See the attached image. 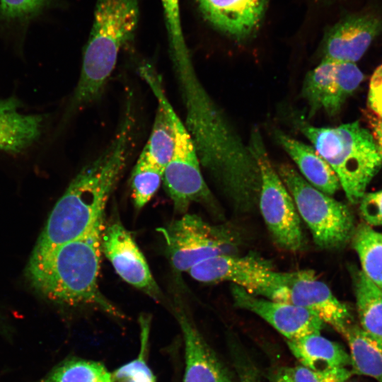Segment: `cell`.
Instances as JSON below:
<instances>
[{"mask_svg":"<svg viewBox=\"0 0 382 382\" xmlns=\"http://www.w3.org/2000/svg\"><path fill=\"white\" fill-rule=\"evenodd\" d=\"M168 49L185 109L184 124L201 166L236 212H253L258 206L260 175L249 146L200 82L187 43Z\"/></svg>","mask_w":382,"mask_h":382,"instance_id":"1","label":"cell"},{"mask_svg":"<svg viewBox=\"0 0 382 382\" xmlns=\"http://www.w3.org/2000/svg\"><path fill=\"white\" fill-rule=\"evenodd\" d=\"M128 109L106 149L76 175L52 210L33 254L53 249L88 233L100 218L132 146L134 119Z\"/></svg>","mask_w":382,"mask_h":382,"instance_id":"2","label":"cell"},{"mask_svg":"<svg viewBox=\"0 0 382 382\" xmlns=\"http://www.w3.org/2000/svg\"><path fill=\"white\" fill-rule=\"evenodd\" d=\"M105 225L103 216L83 236L46 252L32 253L26 270L32 286L57 303L95 306L121 316L98 284Z\"/></svg>","mask_w":382,"mask_h":382,"instance_id":"3","label":"cell"},{"mask_svg":"<svg viewBox=\"0 0 382 382\" xmlns=\"http://www.w3.org/2000/svg\"><path fill=\"white\" fill-rule=\"evenodd\" d=\"M139 19L138 0H96L69 111L94 101L101 95L121 49L134 36Z\"/></svg>","mask_w":382,"mask_h":382,"instance_id":"4","label":"cell"},{"mask_svg":"<svg viewBox=\"0 0 382 382\" xmlns=\"http://www.w3.org/2000/svg\"><path fill=\"white\" fill-rule=\"evenodd\" d=\"M295 123L334 170L349 201H360L382 165L369 132L358 122L335 127H316L301 120Z\"/></svg>","mask_w":382,"mask_h":382,"instance_id":"5","label":"cell"},{"mask_svg":"<svg viewBox=\"0 0 382 382\" xmlns=\"http://www.w3.org/2000/svg\"><path fill=\"white\" fill-rule=\"evenodd\" d=\"M156 100L166 110L174 133V148L163 174V182L176 212L185 213L192 203L205 205L214 203L212 194L201 170V163L193 140L164 91L156 71L150 70L142 76Z\"/></svg>","mask_w":382,"mask_h":382,"instance_id":"6","label":"cell"},{"mask_svg":"<svg viewBox=\"0 0 382 382\" xmlns=\"http://www.w3.org/2000/svg\"><path fill=\"white\" fill-rule=\"evenodd\" d=\"M276 170L316 245L334 248L349 240L354 224L346 204L314 187L290 163H282Z\"/></svg>","mask_w":382,"mask_h":382,"instance_id":"7","label":"cell"},{"mask_svg":"<svg viewBox=\"0 0 382 382\" xmlns=\"http://www.w3.org/2000/svg\"><path fill=\"white\" fill-rule=\"evenodd\" d=\"M248 146L260 175L258 207L272 238L284 250L299 251L305 242L299 214L291 195L271 163L258 129L252 132Z\"/></svg>","mask_w":382,"mask_h":382,"instance_id":"8","label":"cell"},{"mask_svg":"<svg viewBox=\"0 0 382 382\" xmlns=\"http://www.w3.org/2000/svg\"><path fill=\"white\" fill-rule=\"evenodd\" d=\"M173 267L186 272L214 256L236 254L239 238L231 229L213 225L195 214H185L163 229Z\"/></svg>","mask_w":382,"mask_h":382,"instance_id":"9","label":"cell"},{"mask_svg":"<svg viewBox=\"0 0 382 382\" xmlns=\"http://www.w3.org/2000/svg\"><path fill=\"white\" fill-rule=\"evenodd\" d=\"M201 282L226 281L248 293L274 300L285 283L287 272L275 270L270 262L255 254H224L212 257L188 270Z\"/></svg>","mask_w":382,"mask_h":382,"instance_id":"10","label":"cell"},{"mask_svg":"<svg viewBox=\"0 0 382 382\" xmlns=\"http://www.w3.org/2000/svg\"><path fill=\"white\" fill-rule=\"evenodd\" d=\"M381 33L382 3L368 2L327 31L322 59L355 63Z\"/></svg>","mask_w":382,"mask_h":382,"instance_id":"11","label":"cell"},{"mask_svg":"<svg viewBox=\"0 0 382 382\" xmlns=\"http://www.w3.org/2000/svg\"><path fill=\"white\" fill-rule=\"evenodd\" d=\"M363 78L354 62L322 59L307 73L302 86L301 96L308 105L309 117L321 110L330 116L337 114Z\"/></svg>","mask_w":382,"mask_h":382,"instance_id":"12","label":"cell"},{"mask_svg":"<svg viewBox=\"0 0 382 382\" xmlns=\"http://www.w3.org/2000/svg\"><path fill=\"white\" fill-rule=\"evenodd\" d=\"M277 301L311 311L342 335L352 325L349 308L311 270L289 272Z\"/></svg>","mask_w":382,"mask_h":382,"instance_id":"13","label":"cell"},{"mask_svg":"<svg viewBox=\"0 0 382 382\" xmlns=\"http://www.w3.org/2000/svg\"><path fill=\"white\" fill-rule=\"evenodd\" d=\"M231 293L235 306L256 314L287 340L320 332L323 328L324 323L306 308L257 296L234 284Z\"/></svg>","mask_w":382,"mask_h":382,"instance_id":"14","label":"cell"},{"mask_svg":"<svg viewBox=\"0 0 382 382\" xmlns=\"http://www.w3.org/2000/svg\"><path fill=\"white\" fill-rule=\"evenodd\" d=\"M101 245L102 251L123 280L152 298L160 299L161 291L144 256L120 221L105 225Z\"/></svg>","mask_w":382,"mask_h":382,"instance_id":"15","label":"cell"},{"mask_svg":"<svg viewBox=\"0 0 382 382\" xmlns=\"http://www.w3.org/2000/svg\"><path fill=\"white\" fill-rule=\"evenodd\" d=\"M204 20L216 30L238 41L260 28L267 0H195Z\"/></svg>","mask_w":382,"mask_h":382,"instance_id":"16","label":"cell"},{"mask_svg":"<svg viewBox=\"0 0 382 382\" xmlns=\"http://www.w3.org/2000/svg\"><path fill=\"white\" fill-rule=\"evenodd\" d=\"M176 314L185 345L183 382H233L231 373L192 320L181 310Z\"/></svg>","mask_w":382,"mask_h":382,"instance_id":"17","label":"cell"},{"mask_svg":"<svg viewBox=\"0 0 382 382\" xmlns=\"http://www.w3.org/2000/svg\"><path fill=\"white\" fill-rule=\"evenodd\" d=\"M18 99H0V151L19 154L29 149L42 136L45 117L21 112Z\"/></svg>","mask_w":382,"mask_h":382,"instance_id":"18","label":"cell"},{"mask_svg":"<svg viewBox=\"0 0 382 382\" xmlns=\"http://www.w3.org/2000/svg\"><path fill=\"white\" fill-rule=\"evenodd\" d=\"M274 136L308 183L330 196L339 190L341 186L335 173L312 145L279 129L274 130Z\"/></svg>","mask_w":382,"mask_h":382,"instance_id":"19","label":"cell"},{"mask_svg":"<svg viewBox=\"0 0 382 382\" xmlns=\"http://www.w3.org/2000/svg\"><path fill=\"white\" fill-rule=\"evenodd\" d=\"M287 345L301 365L311 369L351 365L349 354L340 345L322 336L320 332L289 340Z\"/></svg>","mask_w":382,"mask_h":382,"instance_id":"20","label":"cell"},{"mask_svg":"<svg viewBox=\"0 0 382 382\" xmlns=\"http://www.w3.org/2000/svg\"><path fill=\"white\" fill-rule=\"evenodd\" d=\"M342 336L349 348L353 374L370 376L382 382V342L353 324Z\"/></svg>","mask_w":382,"mask_h":382,"instance_id":"21","label":"cell"},{"mask_svg":"<svg viewBox=\"0 0 382 382\" xmlns=\"http://www.w3.org/2000/svg\"><path fill=\"white\" fill-rule=\"evenodd\" d=\"M354 282L361 328L382 342V290L363 271L354 274Z\"/></svg>","mask_w":382,"mask_h":382,"instance_id":"22","label":"cell"},{"mask_svg":"<svg viewBox=\"0 0 382 382\" xmlns=\"http://www.w3.org/2000/svg\"><path fill=\"white\" fill-rule=\"evenodd\" d=\"M151 134L140 155L162 171L169 162L174 148V133L168 112L158 101Z\"/></svg>","mask_w":382,"mask_h":382,"instance_id":"23","label":"cell"},{"mask_svg":"<svg viewBox=\"0 0 382 382\" xmlns=\"http://www.w3.org/2000/svg\"><path fill=\"white\" fill-rule=\"evenodd\" d=\"M40 382H110V373L101 362L71 357L53 367Z\"/></svg>","mask_w":382,"mask_h":382,"instance_id":"24","label":"cell"},{"mask_svg":"<svg viewBox=\"0 0 382 382\" xmlns=\"http://www.w3.org/2000/svg\"><path fill=\"white\" fill-rule=\"evenodd\" d=\"M354 235V247L364 273L382 290V234L360 225Z\"/></svg>","mask_w":382,"mask_h":382,"instance_id":"25","label":"cell"},{"mask_svg":"<svg viewBox=\"0 0 382 382\" xmlns=\"http://www.w3.org/2000/svg\"><path fill=\"white\" fill-rule=\"evenodd\" d=\"M141 347L137 358L120 366L110 373V382H156V378L147 364V349L150 320L141 316Z\"/></svg>","mask_w":382,"mask_h":382,"instance_id":"26","label":"cell"},{"mask_svg":"<svg viewBox=\"0 0 382 382\" xmlns=\"http://www.w3.org/2000/svg\"><path fill=\"white\" fill-rule=\"evenodd\" d=\"M163 171L139 155L132 174L133 199L137 208L143 207L163 182Z\"/></svg>","mask_w":382,"mask_h":382,"instance_id":"27","label":"cell"},{"mask_svg":"<svg viewBox=\"0 0 382 382\" xmlns=\"http://www.w3.org/2000/svg\"><path fill=\"white\" fill-rule=\"evenodd\" d=\"M286 369L293 382H347L353 375L347 367L314 370L300 365Z\"/></svg>","mask_w":382,"mask_h":382,"instance_id":"28","label":"cell"},{"mask_svg":"<svg viewBox=\"0 0 382 382\" xmlns=\"http://www.w3.org/2000/svg\"><path fill=\"white\" fill-rule=\"evenodd\" d=\"M47 0H0V16L7 20L28 17L37 12Z\"/></svg>","mask_w":382,"mask_h":382,"instance_id":"29","label":"cell"},{"mask_svg":"<svg viewBox=\"0 0 382 382\" xmlns=\"http://www.w3.org/2000/svg\"><path fill=\"white\" fill-rule=\"evenodd\" d=\"M168 43L185 40L181 23L179 0H161Z\"/></svg>","mask_w":382,"mask_h":382,"instance_id":"30","label":"cell"},{"mask_svg":"<svg viewBox=\"0 0 382 382\" xmlns=\"http://www.w3.org/2000/svg\"><path fill=\"white\" fill-rule=\"evenodd\" d=\"M360 201V210L366 222L382 225V190L364 195Z\"/></svg>","mask_w":382,"mask_h":382,"instance_id":"31","label":"cell"},{"mask_svg":"<svg viewBox=\"0 0 382 382\" xmlns=\"http://www.w3.org/2000/svg\"><path fill=\"white\" fill-rule=\"evenodd\" d=\"M368 100L374 112L382 119V64L376 69L371 77Z\"/></svg>","mask_w":382,"mask_h":382,"instance_id":"32","label":"cell"},{"mask_svg":"<svg viewBox=\"0 0 382 382\" xmlns=\"http://www.w3.org/2000/svg\"><path fill=\"white\" fill-rule=\"evenodd\" d=\"M368 118L373 130V137L382 157V119L372 115H369Z\"/></svg>","mask_w":382,"mask_h":382,"instance_id":"33","label":"cell"},{"mask_svg":"<svg viewBox=\"0 0 382 382\" xmlns=\"http://www.w3.org/2000/svg\"><path fill=\"white\" fill-rule=\"evenodd\" d=\"M272 382H293L286 369L279 371L273 378Z\"/></svg>","mask_w":382,"mask_h":382,"instance_id":"34","label":"cell"},{"mask_svg":"<svg viewBox=\"0 0 382 382\" xmlns=\"http://www.w3.org/2000/svg\"><path fill=\"white\" fill-rule=\"evenodd\" d=\"M373 1H381V0H362V6L364 5L365 4L368 3V2Z\"/></svg>","mask_w":382,"mask_h":382,"instance_id":"35","label":"cell"},{"mask_svg":"<svg viewBox=\"0 0 382 382\" xmlns=\"http://www.w3.org/2000/svg\"><path fill=\"white\" fill-rule=\"evenodd\" d=\"M347 382H351V381H348Z\"/></svg>","mask_w":382,"mask_h":382,"instance_id":"36","label":"cell"}]
</instances>
